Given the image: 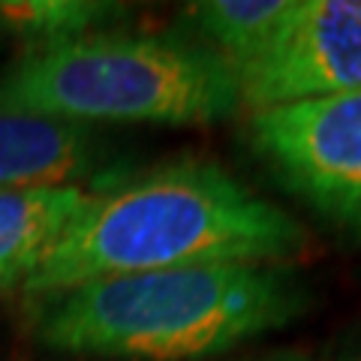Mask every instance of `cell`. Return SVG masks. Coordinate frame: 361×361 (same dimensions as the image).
Here are the masks:
<instances>
[{"mask_svg":"<svg viewBox=\"0 0 361 361\" xmlns=\"http://www.w3.org/2000/svg\"><path fill=\"white\" fill-rule=\"evenodd\" d=\"M304 241L295 217L229 172L178 163L97 193L18 286L45 298L121 274L229 262L283 265Z\"/></svg>","mask_w":361,"mask_h":361,"instance_id":"6da1fadb","label":"cell"},{"mask_svg":"<svg viewBox=\"0 0 361 361\" xmlns=\"http://www.w3.org/2000/svg\"><path fill=\"white\" fill-rule=\"evenodd\" d=\"M307 307L289 265H199L121 274L45 295L33 331L63 355L196 361L280 329Z\"/></svg>","mask_w":361,"mask_h":361,"instance_id":"7a4b0ae2","label":"cell"},{"mask_svg":"<svg viewBox=\"0 0 361 361\" xmlns=\"http://www.w3.org/2000/svg\"><path fill=\"white\" fill-rule=\"evenodd\" d=\"M0 106L82 123H214L241 109V85L202 42L97 30L25 51L0 75Z\"/></svg>","mask_w":361,"mask_h":361,"instance_id":"3957f363","label":"cell"},{"mask_svg":"<svg viewBox=\"0 0 361 361\" xmlns=\"http://www.w3.org/2000/svg\"><path fill=\"white\" fill-rule=\"evenodd\" d=\"M247 133L292 196L361 232V90L253 109Z\"/></svg>","mask_w":361,"mask_h":361,"instance_id":"277c9868","label":"cell"},{"mask_svg":"<svg viewBox=\"0 0 361 361\" xmlns=\"http://www.w3.org/2000/svg\"><path fill=\"white\" fill-rule=\"evenodd\" d=\"M241 106L361 90V0H292L274 39L238 66Z\"/></svg>","mask_w":361,"mask_h":361,"instance_id":"5b68a950","label":"cell"},{"mask_svg":"<svg viewBox=\"0 0 361 361\" xmlns=\"http://www.w3.org/2000/svg\"><path fill=\"white\" fill-rule=\"evenodd\" d=\"M111 163L94 123L0 106V190H87L111 178Z\"/></svg>","mask_w":361,"mask_h":361,"instance_id":"8992f818","label":"cell"},{"mask_svg":"<svg viewBox=\"0 0 361 361\" xmlns=\"http://www.w3.org/2000/svg\"><path fill=\"white\" fill-rule=\"evenodd\" d=\"M94 196L78 187L0 190V286L21 283Z\"/></svg>","mask_w":361,"mask_h":361,"instance_id":"52a82bcc","label":"cell"},{"mask_svg":"<svg viewBox=\"0 0 361 361\" xmlns=\"http://www.w3.org/2000/svg\"><path fill=\"white\" fill-rule=\"evenodd\" d=\"M289 6L292 0H205L190 6V18L202 33V45L238 70L265 51Z\"/></svg>","mask_w":361,"mask_h":361,"instance_id":"ba28073f","label":"cell"},{"mask_svg":"<svg viewBox=\"0 0 361 361\" xmlns=\"http://www.w3.org/2000/svg\"><path fill=\"white\" fill-rule=\"evenodd\" d=\"M111 16L106 4H85V0H9L0 4V27L27 39L30 49L78 39Z\"/></svg>","mask_w":361,"mask_h":361,"instance_id":"9c48e42d","label":"cell"},{"mask_svg":"<svg viewBox=\"0 0 361 361\" xmlns=\"http://www.w3.org/2000/svg\"><path fill=\"white\" fill-rule=\"evenodd\" d=\"M262 361H313V358L298 355V353H283V355H271V358H262Z\"/></svg>","mask_w":361,"mask_h":361,"instance_id":"30bf717a","label":"cell"},{"mask_svg":"<svg viewBox=\"0 0 361 361\" xmlns=\"http://www.w3.org/2000/svg\"><path fill=\"white\" fill-rule=\"evenodd\" d=\"M346 361H361V353H355L353 358H346Z\"/></svg>","mask_w":361,"mask_h":361,"instance_id":"8fae6325","label":"cell"}]
</instances>
